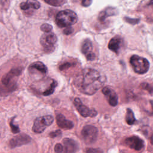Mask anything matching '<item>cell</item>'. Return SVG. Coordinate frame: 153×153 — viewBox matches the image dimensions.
<instances>
[{"mask_svg":"<svg viewBox=\"0 0 153 153\" xmlns=\"http://www.w3.org/2000/svg\"><path fill=\"white\" fill-rule=\"evenodd\" d=\"M92 2V0H81V5L83 7H89Z\"/></svg>","mask_w":153,"mask_h":153,"instance_id":"29","label":"cell"},{"mask_svg":"<svg viewBox=\"0 0 153 153\" xmlns=\"http://www.w3.org/2000/svg\"><path fill=\"white\" fill-rule=\"evenodd\" d=\"M117 13V11L115 8L112 7H108L99 13L98 19L100 22L104 23L106 18L115 15Z\"/></svg>","mask_w":153,"mask_h":153,"instance_id":"16","label":"cell"},{"mask_svg":"<svg viewBox=\"0 0 153 153\" xmlns=\"http://www.w3.org/2000/svg\"><path fill=\"white\" fill-rule=\"evenodd\" d=\"M123 39L119 35H116L112 38L108 45V48L116 54H118L120 50L123 46Z\"/></svg>","mask_w":153,"mask_h":153,"instance_id":"14","label":"cell"},{"mask_svg":"<svg viewBox=\"0 0 153 153\" xmlns=\"http://www.w3.org/2000/svg\"><path fill=\"white\" fill-rule=\"evenodd\" d=\"M55 21L59 27H71L77 22L78 16L72 10H64L57 14Z\"/></svg>","mask_w":153,"mask_h":153,"instance_id":"2","label":"cell"},{"mask_svg":"<svg viewBox=\"0 0 153 153\" xmlns=\"http://www.w3.org/2000/svg\"><path fill=\"white\" fill-rule=\"evenodd\" d=\"M81 52L88 60H94L96 59V54L93 51L92 42L89 39H85L81 45Z\"/></svg>","mask_w":153,"mask_h":153,"instance_id":"11","label":"cell"},{"mask_svg":"<svg viewBox=\"0 0 153 153\" xmlns=\"http://www.w3.org/2000/svg\"><path fill=\"white\" fill-rule=\"evenodd\" d=\"M61 135H62V131L60 130H56L51 131L49 133V136L51 138L59 137V136H60Z\"/></svg>","mask_w":153,"mask_h":153,"instance_id":"26","label":"cell"},{"mask_svg":"<svg viewBox=\"0 0 153 153\" xmlns=\"http://www.w3.org/2000/svg\"><path fill=\"white\" fill-rule=\"evenodd\" d=\"M85 153H103V151L100 148H87L85 150Z\"/></svg>","mask_w":153,"mask_h":153,"instance_id":"25","label":"cell"},{"mask_svg":"<svg viewBox=\"0 0 153 153\" xmlns=\"http://www.w3.org/2000/svg\"><path fill=\"white\" fill-rule=\"evenodd\" d=\"M29 71H36L42 75H45L47 72V66L41 62H35L32 63L29 67Z\"/></svg>","mask_w":153,"mask_h":153,"instance_id":"18","label":"cell"},{"mask_svg":"<svg viewBox=\"0 0 153 153\" xmlns=\"http://www.w3.org/2000/svg\"><path fill=\"white\" fill-rule=\"evenodd\" d=\"M22 71V68L21 67H17V68H14L11 69L8 72H7L6 74H5L1 79V82L2 83L5 85V86H8L10 88H11L12 90H14L16 88V85L15 84H10V82L11 80L19 76Z\"/></svg>","mask_w":153,"mask_h":153,"instance_id":"8","label":"cell"},{"mask_svg":"<svg viewBox=\"0 0 153 153\" xmlns=\"http://www.w3.org/2000/svg\"><path fill=\"white\" fill-rule=\"evenodd\" d=\"M41 4L37 0H27L26 2H23L20 4V7L22 10L26 11L30 8L38 10L40 8Z\"/></svg>","mask_w":153,"mask_h":153,"instance_id":"17","label":"cell"},{"mask_svg":"<svg viewBox=\"0 0 153 153\" xmlns=\"http://www.w3.org/2000/svg\"><path fill=\"white\" fill-rule=\"evenodd\" d=\"M108 102L112 106H116L118 102V97L115 91L110 87L106 86L102 90Z\"/></svg>","mask_w":153,"mask_h":153,"instance_id":"12","label":"cell"},{"mask_svg":"<svg viewBox=\"0 0 153 153\" xmlns=\"http://www.w3.org/2000/svg\"><path fill=\"white\" fill-rule=\"evenodd\" d=\"M125 119L127 124L128 125H133L136 122V119L134 117V113L131 109L130 108L127 109Z\"/></svg>","mask_w":153,"mask_h":153,"instance_id":"20","label":"cell"},{"mask_svg":"<svg viewBox=\"0 0 153 153\" xmlns=\"http://www.w3.org/2000/svg\"><path fill=\"white\" fill-rule=\"evenodd\" d=\"M130 63L134 71L139 74L146 73L149 68V61L146 58L136 54L130 57Z\"/></svg>","mask_w":153,"mask_h":153,"instance_id":"3","label":"cell"},{"mask_svg":"<svg viewBox=\"0 0 153 153\" xmlns=\"http://www.w3.org/2000/svg\"><path fill=\"white\" fill-rule=\"evenodd\" d=\"M56 118L57 124L61 128L65 130H70L74 127V123L72 121L66 119L62 114H57Z\"/></svg>","mask_w":153,"mask_h":153,"instance_id":"15","label":"cell"},{"mask_svg":"<svg viewBox=\"0 0 153 153\" xmlns=\"http://www.w3.org/2000/svg\"><path fill=\"white\" fill-rule=\"evenodd\" d=\"M14 118H15V117L11 119V121L10 122V126L11 127V131L13 133L16 134V133H18L20 132V128H19L18 126L14 125Z\"/></svg>","mask_w":153,"mask_h":153,"instance_id":"23","label":"cell"},{"mask_svg":"<svg viewBox=\"0 0 153 153\" xmlns=\"http://www.w3.org/2000/svg\"><path fill=\"white\" fill-rule=\"evenodd\" d=\"M53 121L54 118L50 115L38 117L33 122L32 131L35 133H41L47 127L51 126Z\"/></svg>","mask_w":153,"mask_h":153,"instance_id":"4","label":"cell"},{"mask_svg":"<svg viewBox=\"0 0 153 153\" xmlns=\"http://www.w3.org/2000/svg\"><path fill=\"white\" fill-rule=\"evenodd\" d=\"M63 143V151L62 153H76L78 150V143L73 139L64 138Z\"/></svg>","mask_w":153,"mask_h":153,"instance_id":"13","label":"cell"},{"mask_svg":"<svg viewBox=\"0 0 153 153\" xmlns=\"http://www.w3.org/2000/svg\"><path fill=\"white\" fill-rule=\"evenodd\" d=\"M81 136L85 144L90 145L96 142L98 136L97 128L91 125H85L81 130Z\"/></svg>","mask_w":153,"mask_h":153,"instance_id":"6","label":"cell"},{"mask_svg":"<svg viewBox=\"0 0 153 153\" xmlns=\"http://www.w3.org/2000/svg\"><path fill=\"white\" fill-rule=\"evenodd\" d=\"M126 21H127V22H129V23H133V24L137 23L139 22V19H130V18H128V19L126 18Z\"/></svg>","mask_w":153,"mask_h":153,"instance_id":"31","label":"cell"},{"mask_svg":"<svg viewBox=\"0 0 153 153\" xmlns=\"http://www.w3.org/2000/svg\"><path fill=\"white\" fill-rule=\"evenodd\" d=\"M46 3L52 6H60L65 3L66 0H44Z\"/></svg>","mask_w":153,"mask_h":153,"instance_id":"22","label":"cell"},{"mask_svg":"<svg viewBox=\"0 0 153 153\" xmlns=\"http://www.w3.org/2000/svg\"><path fill=\"white\" fill-rule=\"evenodd\" d=\"M40 29L41 30L45 32V33H48V32H50L51 30H52L53 29V27L50 24H48V23H44L42 24L41 27H40Z\"/></svg>","mask_w":153,"mask_h":153,"instance_id":"24","label":"cell"},{"mask_svg":"<svg viewBox=\"0 0 153 153\" xmlns=\"http://www.w3.org/2000/svg\"><path fill=\"white\" fill-rule=\"evenodd\" d=\"M30 141L31 137L29 135L25 133H21L15 136L10 139L9 146L11 148H14L27 145L29 143Z\"/></svg>","mask_w":153,"mask_h":153,"instance_id":"10","label":"cell"},{"mask_svg":"<svg viewBox=\"0 0 153 153\" xmlns=\"http://www.w3.org/2000/svg\"><path fill=\"white\" fill-rule=\"evenodd\" d=\"M124 144L127 147L137 151H141L145 147L143 140L135 135L126 138L124 140Z\"/></svg>","mask_w":153,"mask_h":153,"instance_id":"9","label":"cell"},{"mask_svg":"<svg viewBox=\"0 0 153 153\" xmlns=\"http://www.w3.org/2000/svg\"><path fill=\"white\" fill-rule=\"evenodd\" d=\"M105 82V77L97 70L86 68L77 76L75 84L81 93L92 95L102 87Z\"/></svg>","mask_w":153,"mask_h":153,"instance_id":"1","label":"cell"},{"mask_svg":"<svg viewBox=\"0 0 153 153\" xmlns=\"http://www.w3.org/2000/svg\"><path fill=\"white\" fill-rule=\"evenodd\" d=\"M141 87L144 90H146L148 91L149 92L150 94H152V87L149 84H148V83H142L141 84Z\"/></svg>","mask_w":153,"mask_h":153,"instance_id":"27","label":"cell"},{"mask_svg":"<svg viewBox=\"0 0 153 153\" xmlns=\"http://www.w3.org/2000/svg\"><path fill=\"white\" fill-rule=\"evenodd\" d=\"M57 85V82H56V81L53 79L51 84H50L49 87L42 92V94L44 96H48L51 95V94H53L54 93Z\"/></svg>","mask_w":153,"mask_h":153,"instance_id":"21","label":"cell"},{"mask_svg":"<svg viewBox=\"0 0 153 153\" xmlns=\"http://www.w3.org/2000/svg\"><path fill=\"white\" fill-rule=\"evenodd\" d=\"M73 32V29L71 27H66V29L63 30V32L65 35H69Z\"/></svg>","mask_w":153,"mask_h":153,"instance_id":"30","label":"cell"},{"mask_svg":"<svg viewBox=\"0 0 153 153\" xmlns=\"http://www.w3.org/2000/svg\"><path fill=\"white\" fill-rule=\"evenodd\" d=\"M74 105L78 113L83 117H94L97 114V112L94 109L89 108L84 105L81 99L78 97L75 98Z\"/></svg>","mask_w":153,"mask_h":153,"instance_id":"7","label":"cell"},{"mask_svg":"<svg viewBox=\"0 0 153 153\" xmlns=\"http://www.w3.org/2000/svg\"><path fill=\"white\" fill-rule=\"evenodd\" d=\"M54 151L56 153H62L63 151V146L61 143H57L54 146Z\"/></svg>","mask_w":153,"mask_h":153,"instance_id":"28","label":"cell"},{"mask_svg":"<svg viewBox=\"0 0 153 153\" xmlns=\"http://www.w3.org/2000/svg\"><path fill=\"white\" fill-rule=\"evenodd\" d=\"M76 65V62L75 60H65L59 65V69L61 71H65L69 70L71 68L75 66Z\"/></svg>","mask_w":153,"mask_h":153,"instance_id":"19","label":"cell"},{"mask_svg":"<svg viewBox=\"0 0 153 153\" xmlns=\"http://www.w3.org/2000/svg\"><path fill=\"white\" fill-rule=\"evenodd\" d=\"M57 41L56 35L53 32L43 34L40 38V44L43 50L47 53L52 52L55 48V44Z\"/></svg>","mask_w":153,"mask_h":153,"instance_id":"5","label":"cell"}]
</instances>
